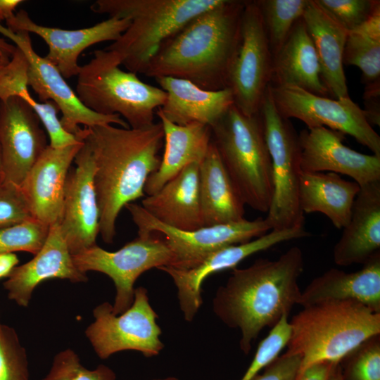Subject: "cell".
Here are the masks:
<instances>
[{
    "label": "cell",
    "mask_w": 380,
    "mask_h": 380,
    "mask_svg": "<svg viewBox=\"0 0 380 380\" xmlns=\"http://www.w3.org/2000/svg\"><path fill=\"white\" fill-rule=\"evenodd\" d=\"M75 135L89 146L92 154L99 234L105 243H111L121 210L146 196L147 179L160 165L163 126L160 122L140 129L96 125L80 127Z\"/></svg>",
    "instance_id": "obj_1"
},
{
    "label": "cell",
    "mask_w": 380,
    "mask_h": 380,
    "mask_svg": "<svg viewBox=\"0 0 380 380\" xmlns=\"http://www.w3.org/2000/svg\"><path fill=\"white\" fill-rule=\"evenodd\" d=\"M303 253L293 246L277 260L258 259L248 267L232 269L213 300V310L228 327L240 331V349L248 355L261 331L273 327L298 304Z\"/></svg>",
    "instance_id": "obj_2"
},
{
    "label": "cell",
    "mask_w": 380,
    "mask_h": 380,
    "mask_svg": "<svg viewBox=\"0 0 380 380\" xmlns=\"http://www.w3.org/2000/svg\"><path fill=\"white\" fill-rule=\"evenodd\" d=\"M245 4L222 0L192 18L163 44L143 74L185 80L205 90L227 88Z\"/></svg>",
    "instance_id": "obj_3"
},
{
    "label": "cell",
    "mask_w": 380,
    "mask_h": 380,
    "mask_svg": "<svg viewBox=\"0 0 380 380\" xmlns=\"http://www.w3.org/2000/svg\"><path fill=\"white\" fill-rule=\"evenodd\" d=\"M284 353L298 355V378L310 367L338 364L367 339L380 334V312L353 300L327 301L309 306L289 321Z\"/></svg>",
    "instance_id": "obj_4"
},
{
    "label": "cell",
    "mask_w": 380,
    "mask_h": 380,
    "mask_svg": "<svg viewBox=\"0 0 380 380\" xmlns=\"http://www.w3.org/2000/svg\"><path fill=\"white\" fill-rule=\"evenodd\" d=\"M222 0H97L92 11L129 18V26L106 49L127 71L143 74L163 44L196 15Z\"/></svg>",
    "instance_id": "obj_5"
},
{
    "label": "cell",
    "mask_w": 380,
    "mask_h": 380,
    "mask_svg": "<svg viewBox=\"0 0 380 380\" xmlns=\"http://www.w3.org/2000/svg\"><path fill=\"white\" fill-rule=\"evenodd\" d=\"M211 132L212 141L245 205L267 213L273 194L272 162L260 113L246 115L233 104Z\"/></svg>",
    "instance_id": "obj_6"
},
{
    "label": "cell",
    "mask_w": 380,
    "mask_h": 380,
    "mask_svg": "<svg viewBox=\"0 0 380 380\" xmlns=\"http://www.w3.org/2000/svg\"><path fill=\"white\" fill-rule=\"evenodd\" d=\"M118 56L106 49L94 51L80 66L76 94L82 104L101 115H118L132 129L149 127L166 99L160 87L141 81L136 73L124 71Z\"/></svg>",
    "instance_id": "obj_7"
},
{
    "label": "cell",
    "mask_w": 380,
    "mask_h": 380,
    "mask_svg": "<svg viewBox=\"0 0 380 380\" xmlns=\"http://www.w3.org/2000/svg\"><path fill=\"white\" fill-rule=\"evenodd\" d=\"M271 158L273 194L265 218L270 230L304 227L299 202L301 150L293 125L277 111L269 87L259 111Z\"/></svg>",
    "instance_id": "obj_8"
},
{
    "label": "cell",
    "mask_w": 380,
    "mask_h": 380,
    "mask_svg": "<svg viewBox=\"0 0 380 380\" xmlns=\"http://www.w3.org/2000/svg\"><path fill=\"white\" fill-rule=\"evenodd\" d=\"M112 308L108 302L96 305L93 310L94 321L84 331L99 358L106 360L123 350L139 351L147 357L160 353L164 348L160 339L162 331L146 288H135L133 303L122 313L115 315Z\"/></svg>",
    "instance_id": "obj_9"
},
{
    "label": "cell",
    "mask_w": 380,
    "mask_h": 380,
    "mask_svg": "<svg viewBox=\"0 0 380 380\" xmlns=\"http://www.w3.org/2000/svg\"><path fill=\"white\" fill-rule=\"evenodd\" d=\"M77 269L83 273L94 271L109 277L115 288L112 311L120 315L132 304L134 283L144 272L171 266L173 255L165 239L156 234H138L134 240L115 251L94 245L72 255Z\"/></svg>",
    "instance_id": "obj_10"
},
{
    "label": "cell",
    "mask_w": 380,
    "mask_h": 380,
    "mask_svg": "<svg viewBox=\"0 0 380 380\" xmlns=\"http://www.w3.org/2000/svg\"><path fill=\"white\" fill-rule=\"evenodd\" d=\"M125 208L137 225L138 234H162L173 255L170 267L178 270L191 269L216 250L249 241L270 230L265 218L179 230L156 220L141 205L131 203Z\"/></svg>",
    "instance_id": "obj_11"
},
{
    "label": "cell",
    "mask_w": 380,
    "mask_h": 380,
    "mask_svg": "<svg viewBox=\"0 0 380 380\" xmlns=\"http://www.w3.org/2000/svg\"><path fill=\"white\" fill-rule=\"evenodd\" d=\"M272 61L255 0L246 1L227 87L232 92L234 106L244 115L259 113L271 82Z\"/></svg>",
    "instance_id": "obj_12"
},
{
    "label": "cell",
    "mask_w": 380,
    "mask_h": 380,
    "mask_svg": "<svg viewBox=\"0 0 380 380\" xmlns=\"http://www.w3.org/2000/svg\"><path fill=\"white\" fill-rule=\"evenodd\" d=\"M269 89L277 111L284 118L298 119L308 129L325 127L350 135L380 156V137L350 97L334 99L294 86L270 84Z\"/></svg>",
    "instance_id": "obj_13"
},
{
    "label": "cell",
    "mask_w": 380,
    "mask_h": 380,
    "mask_svg": "<svg viewBox=\"0 0 380 380\" xmlns=\"http://www.w3.org/2000/svg\"><path fill=\"white\" fill-rule=\"evenodd\" d=\"M0 34L12 41L24 53L28 63V86L32 87L42 102L52 101L57 105L62 113L61 125L68 132L75 134L80 125L90 127L115 125L124 128L129 127L118 115H101L85 107L57 68L35 52L30 33L14 32L0 23Z\"/></svg>",
    "instance_id": "obj_14"
},
{
    "label": "cell",
    "mask_w": 380,
    "mask_h": 380,
    "mask_svg": "<svg viewBox=\"0 0 380 380\" xmlns=\"http://www.w3.org/2000/svg\"><path fill=\"white\" fill-rule=\"evenodd\" d=\"M310 235L304 227L286 230H270V232L249 241L230 245L213 251L195 267L187 270H178L162 267L172 278L177 290V298L184 318L191 322L203 304L202 285L210 275L236 267L242 260L256 253L293 239Z\"/></svg>",
    "instance_id": "obj_15"
},
{
    "label": "cell",
    "mask_w": 380,
    "mask_h": 380,
    "mask_svg": "<svg viewBox=\"0 0 380 380\" xmlns=\"http://www.w3.org/2000/svg\"><path fill=\"white\" fill-rule=\"evenodd\" d=\"M70 170L64 188L61 231L72 255L96 245L100 213L94 186L95 164L84 141Z\"/></svg>",
    "instance_id": "obj_16"
},
{
    "label": "cell",
    "mask_w": 380,
    "mask_h": 380,
    "mask_svg": "<svg viewBox=\"0 0 380 380\" xmlns=\"http://www.w3.org/2000/svg\"><path fill=\"white\" fill-rule=\"evenodd\" d=\"M130 23L129 18L109 17L89 27L65 30L39 25L24 10L6 21V27L12 31H25L40 37L49 48L45 58L66 79L78 75V58L84 50L98 43L116 41Z\"/></svg>",
    "instance_id": "obj_17"
},
{
    "label": "cell",
    "mask_w": 380,
    "mask_h": 380,
    "mask_svg": "<svg viewBox=\"0 0 380 380\" xmlns=\"http://www.w3.org/2000/svg\"><path fill=\"white\" fill-rule=\"evenodd\" d=\"M0 146L4 181L20 186L49 146L39 118L18 96L0 101Z\"/></svg>",
    "instance_id": "obj_18"
},
{
    "label": "cell",
    "mask_w": 380,
    "mask_h": 380,
    "mask_svg": "<svg viewBox=\"0 0 380 380\" xmlns=\"http://www.w3.org/2000/svg\"><path fill=\"white\" fill-rule=\"evenodd\" d=\"M345 134L319 127L298 134L303 172L347 175L360 186L380 180V156L359 153L343 143Z\"/></svg>",
    "instance_id": "obj_19"
},
{
    "label": "cell",
    "mask_w": 380,
    "mask_h": 380,
    "mask_svg": "<svg viewBox=\"0 0 380 380\" xmlns=\"http://www.w3.org/2000/svg\"><path fill=\"white\" fill-rule=\"evenodd\" d=\"M60 279L73 283L87 282V274L74 263L59 223L50 226L46 240L30 261L16 266L3 286L8 298L18 305H29L34 290L43 281Z\"/></svg>",
    "instance_id": "obj_20"
},
{
    "label": "cell",
    "mask_w": 380,
    "mask_h": 380,
    "mask_svg": "<svg viewBox=\"0 0 380 380\" xmlns=\"http://www.w3.org/2000/svg\"><path fill=\"white\" fill-rule=\"evenodd\" d=\"M82 145V139L63 148L49 145L30 169L20 187L33 218L49 227L61 222L66 178Z\"/></svg>",
    "instance_id": "obj_21"
},
{
    "label": "cell",
    "mask_w": 380,
    "mask_h": 380,
    "mask_svg": "<svg viewBox=\"0 0 380 380\" xmlns=\"http://www.w3.org/2000/svg\"><path fill=\"white\" fill-rule=\"evenodd\" d=\"M343 229L333 249L336 265H364L380 252V180L360 186Z\"/></svg>",
    "instance_id": "obj_22"
},
{
    "label": "cell",
    "mask_w": 380,
    "mask_h": 380,
    "mask_svg": "<svg viewBox=\"0 0 380 380\" xmlns=\"http://www.w3.org/2000/svg\"><path fill=\"white\" fill-rule=\"evenodd\" d=\"M353 300L380 312V252L354 272L331 268L301 291L303 308L327 301Z\"/></svg>",
    "instance_id": "obj_23"
},
{
    "label": "cell",
    "mask_w": 380,
    "mask_h": 380,
    "mask_svg": "<svg viewBox=\"0 0 380 380\" xmlns=\"http://www.w3.org/2000/svg\"><path fill=\"white\" fill-rule=\"evenodd\" d=\"M155 80L166 93L164 103L156 112L176 125L200 123L211 127L234 103L228 88L210 91L185 80L167 77Z\"/></svg>",
    "instance_id": "obj_24"
},
{
    "label": "cell",
    "mask_w": 380,
    "mask_h": 380,
    "mask_svg": "<svg viewBox=\"0 0 380 380\" xmlns=\"http://www.w3.org/2000/svg\"><path fill=\"white\" fill-rule=\"evenodd\" d=\"M199 165L194 163L163 185L146 196L141 206L161 223L179 230L203 227L199 196Z\"/></svg>",
    "instance_id": "obj_25"
},
{
    "label": "cell",
    "mask_w": 380,
    "mask_h": 380,
    "mask_svg": "<svg viewBox=\"0 0 380 380\" xmlns=\"http://www.w3.org/2000/svg\"><path fill=\"white\" fill-rule=\"evenodd\" d=\"M164 132V153L158 169L147 179L144 193L151 196L194 163H201L212 140L211 127L200 123L176 125L161 114Z\"/></svg>",
    "instance_id": "obj_26"
},
{
    "label": "cell",
    "mask_w": 380,
    "mask_h": 380,
    "mask_svg": "<svg viewBox=\"0 0 380 380\" xmlns=\"http://www.w3.org/2000/svg\"><path fill=\"white\" fill-rule=\"evenodd\" d=\"M270 84L294 86L316 95L330 96L321 80L316 51L303 18L296 23L273 56Z\"/></svg>",
    "instance_id": "obj_27"
},
{
    "label": "cell",
    "mask_w": 380,
    "mask_h": 380,
    "mask_svg": "<svg viewBox=\"0 0 380 380\" xmlns=\"http://www.w3.org/2000/svg\"><path fill=\"white\" fill-rule=\"evenodd\" d=\"M199 196L203 227L245 219V203L212 140L199 165Z\"/></svg>",
    "instance_id": "obj_28"
},
{
    "label": "cell",
    "mask_w": 380,
    "mask_h": 380,
    "mask_svg": "<svg viewBox=\"0 0 380 380\" xmlns=\"http://www.w3.org/2000/svg\"><path fill=\"white\" fill-rule=\"evenodd\" d=\"M317 56L320 77L330 96L350 97L343 70V50L348 32L336 24L310 0L303 15Z\"/></svg>",
    "instance_id": "obj_29"
},
{
    "label": "cell",
    "mask_w": 380,
    "mask_h": 380,
    "mask_svg": "<svg viewBox=\"0 0 380 380\" xmlns=\"http://www.w3.org/2000/svg\"><path fill=\"white\" fill-rule=\"evenodd\" d=\"M360 189L355 182L346 180L334 172H301L299 202L303 213H320L335 227L348 223L355 199Z\"/></svg>",
    "instance_id": "obj_30"
},
{
    "label": "cell",
    "mask_w": 380,
    "mask_h": 380,
    "mask_svg": "<svg viewBox=\"0 0 380 380\" xmlns=\"http://www.w3.org/2000/svg\"><path fill=\"white\" fill-rule=\"evenodd\" d=\"M343 62L361 70L365 85L380 82V4L363 24L348 33Z\"/></svg>",
    "instance_id": "obj_31"
},
{
    "label": "cell",
    "mask_w": 380,
    "mask_h": 380,
    "mask_svg": "<svg viewBox=\"0 0 380 380\" xmlns=\"http://www.w3.org/2000/svg\"><path fill=\"white\" fill-rule=\"evenodd\" d=\"M255 2L274 56L296 23L303 18L310 0H255Z\"/></svg>",
    "instance_id": "obj_32"
},
{
    "label": "cell",
    "mask_w": 380,
    "mask_h": 380,
    "mask_svg": "<svg viewBox=\"0 0 380 380\" xmlns=\"http://www.w3.org/2000/svg\"><path fill=\"white\" fill-rule=\"evenodd\" d=\"M343 380H380V338L374 336L339 362Z\"/></svg>",
    "instance_id": "obj_33"
},
{
    "label": "cell",
    "mask_w": 380,
    "mask_h": 380,
    "mask_svg": "<svg viewBox=\"0 0 380 380\" xmlns=\"http://www.w3.org/2000/svg\"><path fill=\"white\" fill-rule=\"evenodd\" d=\"M49 229L34 218L0 229V254L24 251L36 255L44 244Z\"/></svg>",
    "instance_id": "obj_34"
},
{
    "label": "cell",
    "mask_w": 380,
    "mask_h": 380,
    "mask_svg": "<svg viewBox=\"0 0 380 380\" xmlns=\"http://www.w3.org/2000/svg\"><path fill=\"white\" fill-rule=\"evenodd\" d=\"M0 380H30L26 349L15 329L1 321Z\"/></svg>",
    "instance_id": "obj_35"
},
{
    "label": "cell",
    "mask_w": 380,
    "mask_h": 380,
    "mask_svg": "<svg viewBox=\"0 0 380 380\" xmlns=\"http://www.w3.org/2000/svg\"><path fill=\"white\" fill-rule=\"evenodd\" d=\"M42 380H116V374L105 365L94 369L86 368L78 355L67 348L56 354L49 372Z\"/></svg>",
    "instance_id": "obj_36"
},
{
    "label": "cell",
    "mask_w": 380,
    "mask_h": 380,
    "mask_svg": "<svg viewBox=\"0 0 380 380\" xmlns=\"http://www.w3.org/2000/svg\"><path fill=\"white\" fill-rule=\"evenodd\" d=\"M319 8L336 24L351 32L371 15L378 0H314Z\"/></svg>",
    "instance_id": "obj_37"
},
{
    "label": "cell",
    "mask_w": 380,
    "mask_h": 380,
    "mask_svg": "<svg viewBox=\"0 0 380 380\" xmlns=\"http://www.w3.org/2000/svg\"><path fill=\"white\" fill-rule=\"evenodd\" d=\"M289 315L284 314L262 339L254 357L241 380H252L274 361L286 346L291 333Z\"/></svg>",
    "instance_id": "obj_38"
},
{
    "label": "cell",
    "mask_w": 380,
    "mask_h": 380,
    "mask_svg": "<svg viewBox=\"0 0 380 380\" xmlns=\"http://www.w3.org/2000/svg\"><path fill=\"white\" fill-rule=\"evenodd\" d=\"M24 101L32 108L44 127L49 139V145L58 148L73 145L81 141L75 134L68 132L62 126L58 118L60 111L57 105L52 101L38 102L32 96Z\"/></svg>",
    "instance_id": "obj_39"
},
{
    "label": "cell",
    "mask_w": 380,
    "mask_h": 380,
    "mask_svg": "<svg viewBox=\"0 0 380 380\" xmlns=\"http://www.w3.org/2000/svg\"><path fill=\"white\" fill-rule=\"evenodd\" d=\"M28 63L16 47L9 62L0 69V101L12 96L21 99L30 95L27 83Z\"/></svg>",
    "instance_id": "obj_40"
},
{
    "label": "cell",
    "mask_w": 380,
    "mask_h": 380,
    "mask_svg": "<svg viewBox=\"0 0 380 380\" xmlns=\"http://www.w3.org/2000/svg\"><path fill=\"white\" fill-rule=\"evenodd\" d=\"M30 218L33 217L20 186L11 182H0V229Z\"/></svg>",
    "instance_id": "obj_41"
},
{
    "label": "cell",
    "mask_w": 380,
    "mask_h": 380,
    "mask_svg": "<svg viewBox=\"0 0 380 380\" xmlns=\"http://www.w3.org/2000/svg\"><path fill=\"white\" fill-rule=\"evenodd\" d=\"M300 365L298 355L283 354L268 365L252 380H297Z\"/></svg>",
    "instance_id": "obj_42"
},
{
    "label": "cell",
    "mask_w": 380,
    "mask_h": 380,
    "mask_svg": "<svg viewBox=\"0 0 380 380\" xmlns=\"http://www.w3.org/2000/svg\"><path fill=\"white\" fill-rule=\"evenodd\" d=\"M363 99L367 122L372 127L380 126V82L365 85Z\"/></svg>",
    "instance_id": "obj_43"
},
{
    "label": "cell",
    "mask_w": 380,
    "mask_h": 380,
    "mask_svg": "<svg viewBox=\"0 0 380 380\" xmlns=\"http://www.w3.org/2000/svg\"><path fill=\"white\" fill-rule=\"evenodd\" d=\"M338 364L322 362L314 365L306 369L298 380H327Z\"/></svg>",
    "instance_id": "obj_44"
},
{
    "label": "cell",
    "mask_w": 380,
    "mask_h": 380,
    "mask_svg": "<svg viewBox=\"0 0 380 380\" xmlns=\"http://www.w3.org/2000/svg\"><path fill=\"white\" fill-rule=\"evenodd\" d=\"M18 263L19 260L15 253L0 254V279L8 277Z\"/></svg>",
    "instance_id": "obj_45"
},
{
    "label": "cell",
    "mask_w": 380,
    "mask_h": 380,
    "mask_svg": "<svg viewBox=\"0 0 380 380\" xmlns=\"http://www.w3.org/2000/svg\"><path fill=\"white\" fill-rule=\"evenodd\" d=\"M22 2V0H0V23L13 17L15 8Z\"/></svg>",
    "instance_id": "obj_46"
},
{
    "label": "cell",
    "mask_w": 380,
    "mask_h": 380,
    "mask_svg": "<svg viewBox=\"0 0 380 380\" xmlns=\"http://www.w3.org/2000/svg\"><path fill=\"white\" fill-rule=\"evenodd\" d=\"M16 46L8 43L4 38L0 37V56L10 61L13 55Z\"/></svg>",
    "instance_id": "obj_47"
},
{
    "label": "cell",
    "mask_w": 380,
    "mask_h": 380,
    "mask_svg": "<svg viewBox=\"0 0 380 380\" xmlns=\"http://www.w3.org/2000/svg\"><path fill=\"white\" fill-rule=\"evenodd\" d=\"M327 380H343L339 363L333 369Z\"/></svg>",
    "instance_id": "obj_48"
},
{
    "label": "cell",
    "mask_w": 380,
    "mask_h": 380,
    "mask_svg": "<svg viewBox=\"0 0 380 380\" xmlns=\"http://www.w3.org/2000/svg\"><path fill=\"white\" fill-rule=\"evenodd\" d=\"M3 181H4V174H3V169H2L1 151V146H0V182Z\"/></svg>",
    "instance_id": "obj_49"
},
{
    "label": "cell",
    "mask_w": 380,
    "mask_h": 380,
    "mask_svg": "<svg viewBox=\"0 0 380 380\" xmlns=\"http://www.w3.org/2000/svg\"><path fill=\"white\" fill-rule=\"evenodd\" d=\"M152 380H179L178 378L175 376H167L165 378H158V379H154Z\"/></svg>",
    "instance_id": "obj_50"
},
{
    "label": "cell",
    "mask_w": 380,
    "mask_h": 380,
    "mask_svg": "<svg viewBox=\"0 0 380 380\" xmlns=\"http://www.w3.org/2000/svg\"><path fill=\"white\" fill-rule=\"evenodd\" d=\"M9 61L6 60L0 56V69L2 68L4 65H6Z\"/></svg>",
    "instance_id": "obj_51"
}]
</instances>
